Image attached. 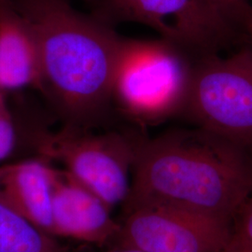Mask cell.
I'll list each match as a JSON object with an SVG mask.
<instances>
[{
    "mask_svg": "<svg viewBox=\"0 0 252 252\" xmlns=\"http://www.w3.org/2000/svg\"><path fill=\"white\" fill-rule=\"evenodd\" d=\"M0 252H73L0 197Z\"/></svg>",
    "mask_w": 252,
    "mask_h": 252,
    "instance_id": "8fae6325",
    "label": "cell"
},
{
    "mask_svg": "<svg viewBox=\"0 0 252 252\" xmlns=\"http://www.w3.org/2000/svg\"><path fill=\"white\" fill-rule=\"evenodd\" d=\"M111 208L65 171L54 169L52 235L82 243L108 247L114 242L120 221Z\"/></svg>",
    "mask_w": 252,
    "mask_h": 252,
    "instance_id": "ba28073f",
    "label": "cell"
},
{
    "mask_svg": "<svg viewBox=\"0 0 252 252\" xmlns=\"http://www.w3.org/2000/svg\"><path fill=\"white\" fill-rule=\"evenodd\" d=\"M17 141L16 128L10 111L0 91V162L13 153Z\"/></svg>",
    "mask_w": 252,
    "mask_h": 252,
    "instance_id": "4fadbf2b",
    "label": "cell"
},
{
    "mask_svg": "<svg viewBox=\"0 0 252 252\" xmlns=\"http://www.w3.org/2000/svg\"><path fill=\"white\" fill-rule=\"evenodd\" d=\"M100 17L139 24L192 58L221 54L250 37L211 0H94Z\"/></svg>",
    "mask_w": 252,
    "mask_h": 252,
    "instance_id": "8992f818",
    "label": "cell"
},
{
    "mask_svg": "<svg viewBox=\"0 0 252 252\" xmlns=\"http://www.w3.org/2000/svg\"><path fill=\"white\" fill-rule=\"evenodd\" d=\"M45 158L0 166V197L39 229L52 235L55 167Z\"/></svg>",
    "mask_w": 252,
    "mask_h": 252,
    "instance_id": "9c48e42d",
    "label": "cell"
},
{
    "mask_svg": "<svg viewBox=\"0 0 252 252\" xmlns=\"http://www.w3.org/2000/svg\"><path fill=\"white\" fill-rule=\"evenodd\" d=\"M180 118L252 151V43L195 58Z\"/></svg>",
    "mask_w": 252,
    "mask_h": 252,
    "instance_id": "277c9868",
    "label": "cell"
},
{
    "mask_svg": "<svg viewBox=\"0 0 252 252\" xmlns=\"http://www.w3.org/2000/svg\"><path fill=\"white\" fill-rule=\"evenodd\" d=\"M36 39L40 92L64 126L94 129L114 108L112 90L125 36L68 0H12Z\"/></svg>",
    "mask_w": 252,
    "mask_h": 252,
    "instance_id": "6da1fadb",
    "label": "cell"
},
{
    "mask_svg": "<svg viewBox=\"0 0 252 252\" xmlns=\"http://www.w3.org/2000/svg\"><path fill=\"white\" fill-rule=\"evenodd\" d=\"M12 2V0H0V8L6 5H9Z\"/></svg>",
    "mask_w": 252,
    "mask_h": 252,
    "instance_id": "e0dca14e",
    "label": "cell"
},
{
    "mask_svg": "<svg viewBox=\"0 0 252 252\" xmlns=\"http://www.w3.org/2000/svg\"><path fill=\"white\" fill-rule=\"evenodd\" d=\"M233 223L178 207L138 205L124 208L114 242L145 252H222Z\"/></svg>",
    "mask_w": 252,
    "mask_h": 252,
    "instance_id": "52a82bcc",
    "label": "cell"
},
{
    "mask_svg": "<svg viewBox=\"0 0 252 252\" xmlns=\"http://www.w3.org/2000/svg\"><path fill=\"white\" fill-rule=\"evenodd\" d=\"M235 27L251 37L252 6L250 0H211Z\"/></svg>",
    "mask_w": 252,
    "mask_h": 252,
    "instance_id": "7c38bea8",
    "label": "cell"
},
{
    "mask_svg": "<svg viewBox=\"0 0 252 252\" xmlns=\"http://www.w3.org/2000/svg\"><path fill=\"white\" fill-rule=\"evenodd\" d=\"M93 130L63 126L58 132L40 135L37 150L48 161L61 162L74 180L112 209L129 196L136 153L146 135L136 126Z\"/></svg>",
    "mask_w": 252,
    "mask_h": 252,
    "instance_id": "5b68a950",
    "label": "cell"
},
{
    "mask_svg": "<svg viewBox=\"0 0 252 252\" xmlns=\"http://www.w3.org/2000/svg\"><path fill=\"white\" fill-rule=\"evenodd\" d=\"M251 40H252V32H251Z\"/></svg>",
    "mask_w": 252,
    "mask_h": 252,
    "instance_id": "d6986e66",
    "label": "cell"
},
{
    "mask_svg": "<svg viewBox=\"0 0 252 252\" xmlns=\"http://www.w3.org/2000/svg\"><path fill=\"white\" fill-rule=\"evenodd\" d=\"M194 58L158 37H125L113 81L114 108L145 129L180 117L188 96Z\"/></svg>",
    "mask_w": 252,
    "mask_h": 252,
    "instance_id": "3957f363",
    "label": "cell"
},
{
    "mask_svg": "<svg viewBox=\"0 0 252 252\" xmlns=\"http://www.w3.org/2000/svg\"><path fill=\"white\" fill-rule=\"evenodd\" d=\"M84 1L89 2V3H93V4H94V0H84Z\"/></svg>",
    "mask_w": 252,
    "mask_h": 252,
    "instance_id": "ac0fdd59",
    "label": "cell"
},
{
    "mask_svg": "<svg viewBox=\"0 0 252 252\" xmlns=\"http://www.w3.org/2000/svg\"><path fill=\"white\" fill-rule=\"evenodd\" d=\"M252 194L251 153L191 126L145 136L123 207H178L233 223Z\"/></svg>",
    "mask_w": 252,
    "mask_h": 252,
    "instance_id": "7a4b0ae2",
    "label": "cell"
},
{
    "mask_svg": "<svg viewBox=\"0 0 252 252\" xmlns=\"http://www.w3.org/2000/svg\"><path fill=\"white\" fill-rule=\"evenodd\" d=\"M222 252H252V250L235 241L233 238H231L228 246Z\"/></svg>",
    "mask_w": 252,
    "mask_h": 252,
    "instance_id": "9a60e30c",
    "label": "cell"
},
{
    "mask_svg": "<svg viewBox=\"0 0 252 252\" xmlns=\"http://www.w3.org/2000/svg\"><path fill=\"white\" fill-rule=\"evenodd\" d=\"M101 252H145L137 250V249H134V248H130V247H123V246H108L106 247V249Z\"/></svg>",
    "mask_w": 252,
    "mask_h": 252,
    "instance_id": "2e32d148",
    "label": "cell"
},
{
    "mask_svg": "<svg viewBox=\"0 0 252 252\" xmlns=\"http://www.w3.org/2000/svg\"><path fill=\"white\" fill-rule=\"evenodd\" d=\"M41 71L36 39L11 2L0 8V91H40Z\"/></svg>",
    "mask_w": 252,
    "mask_h": 252,
    "instance_id": "30bf717a",
    "label": "cell"
},
{
    "mask_svg": "<svg viewBox=\"0 0 252 252\" xmlns=\"http://www.w3.org/2000/svg\"><path fill=\"white\" fill-rule=\"evenodd\" d=\"M234 222L232 238L252 250V194L237 213Z\"/></svg>",
    "mask_w": 252,
    "mask_h": 252,
    "instance_id": "5bb4252c",
    "label": "cell"
}]
</instances>
